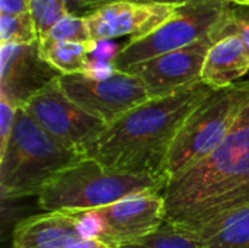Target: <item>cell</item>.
Returning <instances> with one entry per match:
<instances>
[{
  "label": "cell",
  "mask_w": 249,
  "mask_h": 248,
  "mask_svg": "<svg viewBox=\"0 0 249 248\" xmlns=\"http://www.w3.org/2000/svg\"><path fill=\"white\" fill-rule=\"evenodd\" d=\"M83 158L80 152L50 136L19 108L7 148L0 155L1 199L38 196L60 172Z\"/></svg>",
  "instance_id": "3"
},
{
  "label": "cell",
  "mask_w": 249,
  "mask_h": 248,
  "mask_svg": "<svg viewBox=\"0 0 249 248\" xmlns=\"http://www.w3.org/2000/svg\"><path fill=\"white\" fill-rule=\"evenodd\" d=\"M85 237L101 240L109 248H121L156 232L166 222L163 193L137 194L112 205L74 213Z\"/></svg>",
  "instance_id": "8"
},
{
  "label": "cell",
  "mask_w": 249,
  "mask_h": 248,
  "mask_svg": "<svg viewBox=\"0 0 249 248\" xmlns=\"http://www.w3.org/2000/svg\"><path fill=\"white\" fill-rule=\"evenodd\" d=\"M22 108L50 136L82 155L107 126L76 105L64 94L58 79L35 94Z\"/></svg>",
  "instance_id": "9"
},
{
  "label": "cell",
  "mask_w": 249,
  "mask_h": 248,
  "mask_svg": "<svg viewBox=\"0 0 249 248\" xmlns=\"http://www.w3.org/2000/svg\"><path fill=\"white\" fill-rule=\"evenodd\" d=\"M248 183L249 107L213 153L168 183L166 221L182 224L209 202Z\"/></svg>",
  "instance_id": "2"
},
{
  "label": "cell",
  "mask_w": 249,
  "mask_h": 248,
  "mask_svg": "<svg viewBox=\"0 0 249 248\" xmlns=\"http://www.w3.org/2000/svg\"><path fill=\"white\" fill-rule=\"evenodd\" d=\"M69 248H109L107 244H104L101 240L93 238V237H86L79 240L77 243L71 244Z\"/></svg>",
  "instance_id": "26"
},
{
  "label": "cell",
  "mask_w": 249,
  "mask_h": 248,
  "mask_svg": "<svg viewBox=\"0 0 249 248\" xmlns=\"http://www.w3.org/2000/svg\"><path fill=\"white\" fill-rule=\"evenodd\" d=\"M178 9L174 4L115 0L96 6L86 15L93 42L130 35V39L146 37L165 23Z\"/></svg>",
  "instance_id": "12"
},
{
  "label": "cell",
  "mask_w": 249,
  "mask_h": 248,
  "mask_svg": "<svg viewBox=\"0 0 249 248\" xmlns=\"http://www.w3.org/2000/svg\"><path fill=\"white\" fill-rule=\"evenodd\" d=\"M248 73V48L242 38L231 31L210 47L203 66L201 82L213 89H220L236 83Z\"/></svg>",
  "instance_id": "14"
},
{
  "label": "cell",
  "mask_w": 249,
  "mask_h": 248,
  "mask_svg": "<svg viewBox=\"0 0 249 248\" xmlns=\"http://www.w3.org/2000/svg\"><path fill=\"white\" fill-rule=\"evenodd\" d=\"M58 83L76 105L105 124H111L150 99L137 76L115 70L112 66L61 75Z\"/></svg>",
  "instance_id": "7"
},
{
  "label": "cell",
  "mask_w": 249,
  "mask_h": 248,
  "mask_svg": "<svg viewBox=\"0 0 249 248\" xmlns=\"http://www.w3.org/2000/svg\"><path fill=\"white\" fill-rule=\"evenodd\" d=\"M86 238L80 219L69 212H44L20 221L10 248H69Z\"/></svg>",
  "instance_id": "13"
},
{
  "label": "cell",
  "mask_w": 249,
  "mask_h": 248,
  "mask_svg": "<svg viewBox=\"0 0 249 248\" xmlns=\"http://www.w3.org/2000/svg\"><path fill=\"white\" fill-rule=\"evenodd\" d=\"M121 248H207V244L191 232L166 221L156 232Z\"/></svg>",
  "instance_id": "17"
},
{
  "label": "cell",
  "mask_w": 249,
  "mask_h": 248,
  "mask_svg": "<svg viewBox=\"0 0 249 248\" xmlns=\"http://www.w3.org/2000/svg\"><path fill=\"white\" fill-rule=\"evenodd\" d=\"M18 107L0 96V155L6 151L18 114Z\"/></svg>",
  "instance_id": "21"
},
{
  "label": "cell",
  "mask_w": 249,
  "mask_h": 248,
  "mask_svg": "<svg viewBox=\"0 0 249 248\" xmlns=\"http://www.w3.org/2000/svg\"><path fill=\"white\" fill-rule=\"evenodd\" d=\"M248 107L249 80L213 89L187 117L172 143L165 164L168 183L213 153Z\"/></svg>",
  "instance_id": "5"
},
{
  "label": "cell",
  "mask_w": 249,
  "mask_h": 248,
  "mask_svg": "<svg viewBox=\"0 0 249 248\" xmlns=\"http://www.w3.org/2000/svg\"><path fill=\"white\" fill-rule=\"evenodd\" d=\"M60 76L61 73L44 58L39 41L0 45V96L18 108Z\"/></svg>",
  "instance_id": "11"
},
{
  "label": "cell",
  "mask_w": 249,
  "mask_h": 248,
  "mask_svg": "<svg viewBox=\"0 0 249 248\" xmlns=\"http://www.w3.org/2000/svg\"><path fill=\"white\" fill-rule=\"evenodd\" d=\"M31 12V0H0V13L23 15Z\"/></svg>",
  "instance_id": "22"
},
{
  "label": "cell",
  "mask_w": 249,
  "mask_h": 248,
  "mask_svg": "<svg viewBox=\"0 0 249 248\" xmlns=\"http://www.w3.org/2000/svg\"><path fill=\"white\" fill-rule=\"evenodd\" d=\"M109 1H115V0H92V10L104 3H109ZM130 1H140V3H156V4H174V6H181L194 0H130Z\"/></svg>",
  "instance_id": "25"
},
{
  "label": "cell",
  "mask_w": 249,
  "mask_h": 248,
  "mask_svg": "<svg viewBox=\"0 0 249 248\" xmlns=\"http://www.w3.org/2000/svg\"><path fill=\"white\" fill-rule=\"evenodd\" d=\"M185 231L203 240L207 248H249V206Z\"/></svg>",
  "instance_id": "15"
},
{
  "label": "cell",
  "mask_w": 249,
  "mask_h": 248,
  "mask_svg": "<svg viewBox=\"0 0 249 248\" xmlns=\"http://www.w3.org/2000/svg\"><path fill=\"white\" fill-rule=\"evenodd\" d=\"M222 37H209L193 45L137 63L124 72L137 76L150 99L163 98L201 82V72L210 47Z\"/></svg>",
  "instance_id": "10"
},
{
  "label": "cell",
  "mask_w": 249,
  "mask_h": 248,
  "mask_svg": "<svg viewBox=\"0 0 249 248\" xmlns=\"http://www.w3.org/2000/svg\"><path fill=\"white\" fill-rule=\"evenodd\" d=\"M48 42H92L86 16L66 15L39 44Z\"/></svg>",
  "instance_id": "20"
},
{
  "label": "cell",
  "mask_w": 249,
  "mask_h": 248,
  "mask_svg": "<svg viewBox=\"0 0 249 248\" xmlns=\"http://www.w3.org/2000/svg\"><path fill=\"white\" fill-rule=\"evenodd\" d=\"M69 15L66 0H31V16L35 23L39 42L47 38L50 31Z\"/></svg>",
  "instance_id": "19"
},
{
  "label": "cell",
  "mask_w": 249,
  "mask_h": 248,
  "mask_svg": "<svg viewBox=\"0 0 249 248\" xmlns=\"http://www.w3.org/2000/svg\"><path fill=\"white\" fill-rule=\"evenodd\" d=\"M222 1L238 6V7H249V0H222Z\"/></svg>",
  "instance_id": "27"
},
{
  "label": "cell",
  "mask_w": 249,
  "mask_h": 248,
  "mask_svg": "<svg viewBox=\"0 0 249 248\" xmlns=\"http://www.w3.org/2000/svg\"><path fill=\"white\" fill-rule=\"evenodd\" d=\"M166 186L165 178L112 172L85 156L44 187L38 194V205L44 212L80 213L130 196L163 193Z\"/></svg>",
  "instance_id": "4"
},
{
  "label": "cell",
  "mask_w": 249,
  "mask_h": 248,
  "mask_svg": "<svg viewBox=\"0 0 249 248\" xmlns=\"http://www.w3.org/2000/svg\"><path fill=\"white\" fill-rule=\"evenodd\" d=\"M38 32L31 12L23 15L0 13V44L25 45L36 42Z\"/></svg>",
  "instance_id": "18"
},
{
  "label": "cell",
  "mask_w": 249,
  "mask_h": 248,
  "mask_svg": "<svg viewBox=\"0 0 249 248\" xmlns=\"http://www.w3.org/2000/svg\"><path fill=\"white\" fill-rule=\"evenodd\" d=\"M244 7L222 0H194L178 6L175 13L146 37L130 39L121 47L111 66L115 70L125 69L153 57L181 50L209 37H225Z\"/></svg>",
  "instance_id": "6"
},
{
  "label": "cell",
  "mask_w": 249,
  "mask_h": 248,
  "mask_svg": "<svg viewBox=\"0 0 249 248\" xmlns=\"http://www.w3.org/2000/svg\"><path fill=\"white\" fill-rule=\"evenodd\" d=\"M212 91L198 82L172 95L149 99L107 124L83 155L112 172L166 180L165 164L178 132Z\"/></svg>",
  "instance_id": "1"
},
{
  "label": "cell",
  "mask_w": 249,
  "mask_h": 248,
  "mask_svg": "<svg viewBox=\"0 0 249 248\" xmlns=\"http://www.w3.org/2000/svg\"><path fill=\"white\" fill-rule=\"evenodd\" d=\"M67 10L71 15L86 16L92 10V0H66Z\"/></svg>",
  "instance_id": "24"
},
{
  "label": "cell",
  "mask_w": 249,
  "mask_h": 248,
  "mask_svg": "<svg viewBox=\"0 0 249 248\" xmlns=\"http://www.w3.org/2000/svg\"><path fill=\"white\" fill-rule=\"evenodd\" d=\"M98 42H48L39 44L44 58L61 75H76L88 72L89 56Z\"/></svg>",
  "instance_id": "16"
},
{
  "label": "cell",
  "mask_w": 249,
  "mask_h": 248,
  "mask_svg": "<svg viewBox=\"0 0 249 248\" xmlns=\"http://www.w3.org/2000/svg\"><path fill=\"white\" fill-rule=\"evenodd\" d=\"M232 32L238 34L242 41L245 42L249 53V7H244V10L241 12V15L236 18V20L232 25Z\"/></svg>",
  "instance_id": "23"
}]
</instances>
